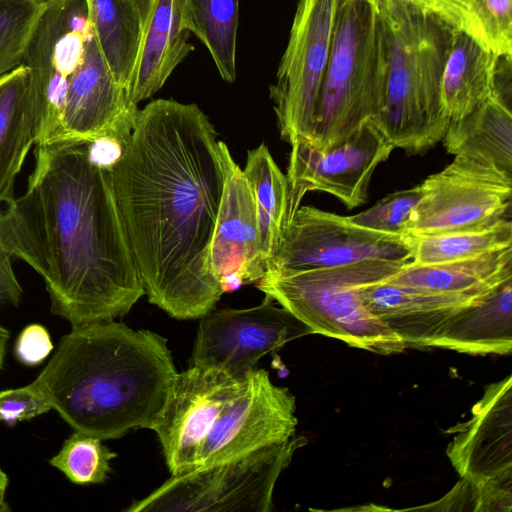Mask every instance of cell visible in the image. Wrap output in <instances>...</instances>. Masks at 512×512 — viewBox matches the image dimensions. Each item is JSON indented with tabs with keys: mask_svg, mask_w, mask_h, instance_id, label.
<instances>
[{
	"mask_svg": "<svg viewBox=\"0 0 512 512\" xmlns=\"http://www.w3.org/2000/svg\"><path fill=\"white\" fill-rule=\"evenodd\" d=\"M224 145L198 105L157 99L109 167L145 295L176 319L203 317L224 294L210 267Z\"/></svg>",
	"mask_w": 512,
	"mask_h": 512,
	"instance_id": "6da1fadb",
	"label": "cell"
},
{
	"mask_svg": "<svg viewBox=\"0 0 512 512\" xmlns=\"http://www.w3.org/2000/svg\"><path fill=\"white\" fill-rule=\"evenodd\" d=\"M26 190L4 208L14 254L44 280L72 327L114 320L145 295L109 168L88 143L35 145Z\"/></svg>",
	"mask_w": 512,
	"mask_h": 512,
	"instance_id": "7a4b0ae2",
	"label": "cell"
},
{
	"mask_svg": "<svg viewBox=\"0 0 512 512\" xmlns=\"http://www.w3.org/2000/svg\"><path fill=\"white\" fill-rule=\"evenodd\" d=\"M177 373L165 337L106 320L72 327L33 382L74 430L110 440L152 430Z\"/></svg>",
	"mask_w": 512,
	"mask_h": 512,
	"instance_id": "3957f363",
	"label": "cell"
},
{
	"mask_svg": "<svg viewBox=\"0 0 512 512\" xmlns=\"http://www.w3.org/2000/svg\"><path fill=\"white\" fill-rule=\"evenodd\" d=\"M377 1L387 73L383 107L371 123L394 148L422 154L442 141L450 122L442 108L441 79L453 29L431 11Z\"/></svg>",
	"mask_w": 512,
	"mask_h": 512,
	"instance_id": "277c9868",
	"label": "cell"
},
{
	"mask_svg": "<svg viewBox=\"0 0 512 512\" xmlns=\"http://www.w3.org/2000/svg\"><path fill=\"white\" fill-rule=\"evenodd\" d=\"M387 73L377 0H336L329 58L309 138L334 148L381 113Z\"/></svg>",
	"mask_w": 512,
	"mask_h": 512,
	"instance_id": "5b68a950",
	"label": "cell"
},
{
	"mask_svg": "<svg viewBox=\"0 0 512 512\" xmlns=\"http://www.w3.org/2000/svg\"><path fill=\"white\" fill-rule=\"evenodd\" d=\"M410 261L366 260L338 267L267 270L256 287L309 326L314 334L376 354L406 345L366 307L360 288L386 280Z\"/></svg>",
	"mask_w": 512,
	"mask_h": 512,
	"instance_id": "8992f818",
	"label": "cell"
},
{
	"mask_svg": "<svg viewBox=\"0 0 512 512\" xmlns=\"http://www.w3.org/2000/svg\"><path fill=\"white\" fill-rule=\"evenodd\" d=\"M304 436L222 463L171 475L128 512H270L280 474Z\"/></svg>",
	"mask_w": 512,
	"mask_h": 512,
	"instance_id": "52a82bcc",
	"label": "cell"
},
{
	"mask_svg": "<svg viewBox=\"0 0 512 512\" xmlns=\"http://www.w3.org/2000/svg\"><path fill=\"white\" fill-rule=\"evenodd\" d=\"M92 33L86 0H44L22 62L38 121L36 145L58 140L68 81Z\"/></svg>",
	"mask_w": 512,
	"mask_h": 512,
	"instance_id": "ba28073f",
	"label": "cell"
},
{
	"mask_svg": "<svg viewBox=\"0 0 512 512\" xmlns=\"http://www.w3.org/2000/svg\"><path fill=\"white\" fill-rule=\"evenodd\" d=\"M404 235L490 226L511 219L512 177L464 156L421 184Z\"/></svg>",
	"mask_w": 512,
	"mask_h": 512,
	"instance_id": "9c48e42d",
	"label": "cell"
},
{
	"mask_svg": "<svg viewBox=\"0 0 512 512\" xmlns=\"http://www.w3.org/2000/svg\"><path fill=\"white\" fill-rule=\"evenodd\" d=\"M336 0H298L276 82L269 87L281 138L308 139L329 58Z\"/></svg>",
	"mask_w": 512,
	"mask_h": 512,
	"instance_id": "30bf717a",
	"label": "cell"
},
{
	"mask_svg": "<svg viewBox=\"0 0 512 512\" xmlns=\"http://www.w3.org/2000/svg\"><path fill=\"white\" fill-rule=\"evenodd\" d=\"M410 259L404 236L374 231L353 223L349 216L303 206L286 225L267 270H306L366 260Z\"/></svg>",
	"mask_w": 512,
	"mask_h": 512,
	"instance_id": "8fae6325",
	"label": "cell"
},
{
	"mask_svg": "<svg viewBox=\"0 0 512 512\" xmlns=\"http://www.w3.org/2000/svg\"><path fill=\"white\" fill-rule=\"evenodd\" d=\"M266 296L257 306L211 311L201 317L190 365L219 368L241 377L266 354L314 334L286 308Z\"/></svg>",
	"mask_w": 512,
	"mask_h": 512,
	"instance_id": "7c38bea8",
	"label": "cell"
},
{
	"mask_svg": "<svg viewBox=\"0 0 512 512\" xmlns=\"http://www.w3.org/2000/svg\"><path fill=\"white\" fill-rule=\"evenodd\" d=\"M295 412V397L288 388L275 385L264 369L248 371L241 391L222 410L207 435L196 468L290 440L297 427Z\"/></svg>",
	"mask_w": 512,
	"mask_h": 512,
	"instance_id": "4fadbf2b",
	"label": "cell"
},
{
	"mask_svg": "<svg viewBox=\"0 0 512 512\" xmlns=\"http://www.w3.org/2000/svg\"><path fill=\"white\" fill-rule=\"evenodd\" d=\"M394 149L371 122L325 151L304 138L296 140L291 144L286 174L290 219L310 191L329 193L348 209L365 204L374 171Z\"/></svg>",
	"mask_w": 512,
	"mask_h": 512,
	"instance_id": "5bb4252c",
	"label": "cell"
},
{
	"mask_svg": "<svg viewBox=\"0 0 512 512\" xmlns=\"http://www.w3.org/2000/svg\"><path fill=\"white\" fill-rule=\"evenodd\" d=\"M245 376L198 365L177 373L152 428L171 475L196 468L207 435L222 410L241 391Z\"/></svg>",
	"mask_w": 512,
	"mask_h": 512,
	"instance_id": "9a60e30c",
	"label": "cell"
},
{
	"mask_svg": "<svg viewBox=\"0 0 512 512\" xmlns=\"http://www.w3.org/2000/svg\"><path fill=\"white\" fill-rule=\"evenodd\" d=\"M138 111L111 74L93 32L82 63L68 81L57 141L89 143L109 136L124 144Z\"/></svg>",
	"mask_w": 512,
	"mask_h": 512,
	"instance_id": "2e32d148",
	"label": "cell"
},
{
	"mask_svg": "<svg viewBox=\"0 0 512 512\" xmlns=\"http://www.w3.org/2000/svg\"><path fill=\"white\" fill-rule=\"evenodd\" d=\"M512 377L486 387L447 456L461 479L512 482Z\"/></svg>",
	"mask_w": 512,
	"mask_h": 512,
	"instance_id": "e0dca14e",
	"label": "cell"
},
{
	"mask_svg": "<svg viewBox=\"0 0 512 512\" xmlns=\"http://www.w3.org/2000/svg\"><path fill=\"white\" fill-rule=\"evenodd\" d=\"M223 153L226 177L211 243V272L220 286L230 275L240 276L244 284L256 283L266 266L260 251L254 194L226 144Z\"/></svg>",
	"mask_w": 512,
	"mask_h": 512,
	"instance_id": "ac0fdd59",
	"label": "cell"
},
{
	"mask_svg": "<svg viewBox=\"0 0 512 512\" xmlns=\"http://www.w3.org/2000/svg\"><path fill=\"white\" fill-rule=\"evenodd\" d=\"M491 292L479 295L445 294L386 280L360 288L361 298L369 311L406 347H430L450 317L461 309L481 302Z\"/></svg>",
	"mask_w": 512,
	"mask_h": 512,
	"instance_id": "d6986e66",
	"label": "cell"
},
{
	"mask_svg": "<svg viewBox=\"0 0 512 512\" xmlns=\"http://www.w3.org/2000/svg\"><path fill=\"white\" fill-rule=\"evenodd\" d=\"M144 22L137 60L128 85L132 104L159 91L194 50L188 42L184 0H142Z\"/></svg>",
	"mask_w": 512,
	"mask_h": 512,
	"instance_id": "ffe728a7",
	"label": "cell"
},
{
	"mask_svg": "<svg viewBox=\"0 0 512 512\" xmlns=\"http://www.w3.org/2000/svg\"><path fill=\"white\" fill-rule=\"evenodd\" d=\"M430 347L460 353L507 355L512 350V278L481 302L450 317Z\"/></svg>",
	"mask_w": 512,
	"mask_h": 512,
	"instance_id": "44dd1931",
	"label": "cell"
},
{
	"mask_svg": "<svg viewBox=\"0 0 512 512\" xmlns=\"http://www.w3.org/2000/svg\"><path fill=\"white\" fill-rule=\"evenodd\" d=\"M500 59L453 29L441 79L442 108L450 121L470 114L494 94Z\"/></svg>",
	"mask_w": 512,
	"mask_h": 512,
	"instance_id": "7402d4cb",
	"label": "cell"
},
{
	"mask_svg": "<svg viewBox=\"0 0 512 512\" xmlns=\"http://www.w3.org/2000/svg\"><path fill=\"white\" fill-rule=\"evenodd\" d=\"M38 121L22 64L0 77V203L14 198V185L32 145Z\"/></svg>",
	"mask_w": 512,
	"mask_h": 512,
	"instance_id": "603a6c76",
	"label": "cell"
},
{
	"mask_svg": "<svg viewBox=\"0 0 512 512\" xmlns=\"http://www.w3.org/2000/svg\"><path fill=\"white\" fill-rule=\"evenodd\" d=\"M446 151L493 167L512 177V112L494 94L470 114L449 122L442 139Z\"/></svg>",
	"mask_w": 512,
	"mask_h": 512,
	"instance_id": "cb8c5ba5",
	"label": "cell"
},
{
	"mask_svg": "<svg viewBox=\"0 0 512 512\" xmlns=\"http://www.w3.org/2000/svg\"><path fill=\"white\" fill-rule=\"evenodd\" d=\"M512 278V247L463 260L406 263L386 281L445 294L479 295Z\"/></svg>",
	"mask_w": 512,
	"mask_h": 512,
	"instance_id": "d4e9b609",
	"label": "cell"
},
{
	"mask_svg": "<svg viewBox=\"0 0 512 512\" xmlns=\"http://www.w3.org/2000/svg\"><path fill=\"white\" fill-rule=\"evenodd\" d=\"M99 50L126 90L137 60L144 22L142 0H86Z\"/></svg>",
	"mask_w": 512,
	"mask_h": 512,
	"instance_id": "484cf974",
	"label": "cell"
},
{
	"mask_svg": "<svg viewBox=\"0 0 512 512\" xmlns=\"http://www.w3.org/2000/svg\"><path fill=\"white\" fill-rule=\"evenodd\" d=\"M243 173L254 194L261 257L267 270L290 220L287 179L264 143L248 151Z\"/></svg>",
	"mask_w": 512,
	"mask_h": 512,
	"instance_id": "4316f807",
	"label": "cell"
},
{
	"mask_svg": "<svg viewBox=\"0 0 512 512\" xmlns=\"http://www.w3.org/2000/svg\"><path fill=\"white\" fill-rule=\"evenodd\" d=\"M431 12L500 57L512 56V0H433Z\"/></svg>",
	"mask_w": 512,
	"mask_h": 512,
	"instance_id": "83f0119b",
	"label": "cell"
},
{
	"mask_svg": "<svg viewBox=\"0 0 512 512\" xmlns=\"http://www.w3.org/2000/svg\"><path fill=\"white\" fill-rule=\"evenodd\" d=\"M414 264L463 260L512 247V221L435 234L404 235Z\"/></svg>",
	"mask_w": 512,
	"mask_h": 512,
	"instance_id": "f1b7e54d",
	"label": "cell"
},
{
	"mask_svg": "<svg viewBox=\"0 0 512 512\" xmlns=\"http://www.w3.org/2000/svg\"><path fill=\"white\" fill-rule=\"evenodd\" d=\"M239 0H184L185 22L207 48L224 81L236 79Z\"/></svg>",
	"mask_w": 512,
	"mask_h": 512,
	"instance_id": "f546056e",
	"label": "cell"
},
{
	"mask_svg": "<svg viewBox=\"0 0 512 512\" xmlns=\"http://www.w3.org/2000/svg\"><path fill=\"white\" fill-rule=\"evenodd\" d=\"M102 441L96 436L74 430L49 463L72 483L78 485L103 483L111 472L110 462L117 454Z\"/></svg>",
	"mask_w": 512,
	"mask_h": 512,
	"instance_id": "4dcf8cb0",
	"label": "cell"
},
{
	"mask_svg": "<svg viewBox=\"0 0 512 512\" xmlns=\"http://www.w3.org/2000/svg\"><path fill=\"white\" fill-rule=\"evenodd\" d=\"M43 9L41 0H0V77L22 65Z\"/></svg>",
	"mask_w": 512,
	"mask_h": 512,
	"instance_id": "1f68e13d",
	"label": "cell"
},
{
	"mask_svg": "<svg viewBox=\"0 0 512 512\" xmlns=\"http://www.w3.org/2000/svg\"><path fill=\"white\" fill-rule=\"evenodd\" d=\"M420 197V185L397 191L349 218L353 223L374 231L404 236L405 225Z\"/></svg>",
	"mask_w": 512,
	"mask_h": 512,
	"instance_id": "d6a6232c",
	"label": "cell"
},
{
	"mask_svg": "<svg viewBox=\"0 0 512 512\" xmlns=\"http://www.w3.org/2000/svg\"><path fill=\"white\" fill-rule=\"evenodd\" d=\"M51 405L34 383L0 391V422L12 426L50 411Z\"/></svg>",
	"mask_w": 512,
	"mask_h": 512,
	"instance_id": "836d02e7",
	"label": "cell"
},
{
	"mask_svg": "<svg viewBox=\"0 0 512 512\" xmlns=\"http://www.w3.org/2000/svg\"><path fill=\"white\" fill-rule=\"evenodd\" d=\"M1 205L0 203V312L7 305L17 306L23 294L12 266L14 254L8 238L5 212Z\"/></svg>",
	"mask_w": 512,
	"mask_h": 512,
	"instance_id": "e575fe53",
	"label": "cell"
},
{
	"mask_svg": "<svg viewBox=\"0 0 512 512\" xmlns=\"http://www.w3.org/2000/svg\"><path fill=\"white\" fill-rule=\"evenodd\" d=\"M53 350L48 330L40 324H30L19 334L15 343V356L26 366L42 363Z\"/></svg>",
	"mask_w": 512,
	"mask_h": 512,
	"instance_id": "d590c367",
	"label": "cell"
},
{
	"mask_svg": "<svg viewBox=\"0 0 512 512\" xmlns=\"http://www.w3.org/2000/svg\"><path fill=\"white\" fill-rule=\"evenodd\" d=\"M9 338H10V332L6 328L0 326V371L3 366L4 357L6 354V348H7Z\"/></svg>",
	"mask_w": 512,
	"mask_h": 512,
	"instance_id": "8d00e7d4",
	"label": "cell"
},
{
	"mask_svg": "<svg viewBox=\"0 0 512 512\" xmlns=\"http://www.w3.org/2000/svg\"><path fill=\"white\" fill-rule=\"evenodd\" d=\"M392 1L406 4V5H411V6H414V7L423 9V10H428V11L431 10V6L433 3V0H392Z\"/></svg>",
	"mask_w": 512,
	"mask_h": 512,
	"instance_id": "74e56055",
	"label": "cell"
},
{
	"mask_svg": "<svg viewBox=\"0 0 512 512\" xmlns=\"http://www.w3.org/2000/svg\"><path fill=\"white\" fill-rule=\"evenodd\" d=\"M41 1H44V0H41Z\"/></svg>",
	"mask_w": 512,
	"mask_h": 512,
	"instance_id": "f35d334b",
	"label": "cell"
}]
</instances>
